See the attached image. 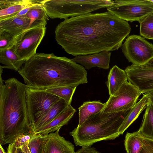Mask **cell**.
I'll return each mask as SVG.
<instances>
[{
  "label": "cell",
  "instance_id": "cell-30",
  "mask_svg": "<svg viewBox=\"0 0 153 153\" xmlns=\"http://www.w3.org/2000/svg\"><path fill=\"white\" fill-rule=\"evenodd\" d=\"M139 153H153V139L144 138L143 145Z\"/></svg>",
  "mask_w": 153,
  "mask_h": 153
},
{
  "label": "cell",
  "instance_id": "cell-28",
  "mask_svg": "<svg viewBox=\"0 0 153 153\" xmlns=\"http://www.w3.org/2000/svg\"><path fill=\"white\" fill-rule=\"evenodd\" d=\"M15 38L16 36L11 34L0 29V50L11 48Z\"/></svg>",
  "mask_w": 153,
  "mask_h": 153
},
{
  "label": "cell",
  "instance_id": "cell-27",
  "mask_svg": "<svg viewBox=\"0 0 153 153\" xmlns=\"http://www.w3.org/2000/svg\"><path fill=\"white\" fill-rule=\"evenodd\" d=\"M47 135L34 134L28 145L31 153H42L43 143Z\"/></svg>",
  "mask_w": 153,
  "mask_h": 153
},
{
  "label": "cell",
  "instance_id": "cell-26",
  "mask_svg": "<svg viewBox=\"0 0 153 153\" xmlns=\"http://www.w3.org/2000/svg\"><path fill=\"white\" fill-rule=\"evenodd\" d=\"M140 34L145 39L153 40V13L140 22Z\"/></svg>",
  "mask_w": 153,
  "mask_h": 153
},
{
  "label": "cell",
  "instance_id": "cell-2",
  "mask_svg": "<svg viewBox=\"0 0 153 153\" xmlns=\"http://www.w3.org/2000/svg\"><path fill=\"white\" fill-rule=\"evenodd\" d=\"M18 72L27 86L36 89L62 86L76 88L88 82L83 66L53 53H36L25 61Z\"/></svg>",
  "mask_w": 153,
  "mask_h": 153
},
{
  "label": "cell",
  "instance_id": "cell-20",
  "mask_svg": "<svg viewBox=\"0 0 153 153\" xmlns=\"http://www.w3.org/2000/svg\"><path fill=\"white\" fill-rule=\"evenodd\" d=\"M25 62L19 59L12 48L0 50V63L4 65L3 68L18 71Z\"/></svg>",
  "mask_w": 153,
  "mask_h": 153
},
{
  "label": "cell",
  "instance_id": "cell-19",
  "mask_svg": "<svg viewBox=\"0 0 153 153\" xmlns=\"http://www.w3.org/2000/svg\"><path fill=\"white\" fill-rule=\"evenodd\" d=\"M64 100L61 99L56 102L33 127V132L36 133L52 121L68 106Z\"/></svg>",
  "mask_w": 153,
  "mask_h": 153
},
{
  "label": "cell",
  "instance_id": "cell-5",
  "mask_svg": "<svg viewBox=\"0 0 153 153\" xmlns=\"http://www.w3.org/2000/svg\"><path fill=\"white\" fill-rule=\"evenodd\" d=\"M113 2L108 0H43L42 5L51 18L65 19L107 8Z\"/></svg>",
  "mask_w": 153,
  "mask_h": 153
},
{
  "label": "cell",
  "instance_id": "cell-11",
  "mask_svg": "<svg viewBox=\"0 0 153 153\" xmlns=\"http://www.w3.org/2000/svg\"><path fill=\"white\" fill-rule=\"evenodd\" d=\"M124 71L128 81L142 94L153 91V62L143 65H131Z\"/></svg>",
  "mask_w": 153,
  "mask_h": 153
},
{
  "label": "cell",
  "instance_id": "cell-23",
  "mask_svg": "<svg viewBox=\"0 0 153 153\" xmlns=\"http://www.w3.org/2000/svg\"><path fill=\"white\" fill-rule=\"evenodd\" d=\"M139 133L144 138L153 139V106L149 102L146 106Z\"/></svg>",
  "mask_w": 153,
  "mask_h": 153
},
{
  "label": "cell",
  "instance_id": "cell-17",
  "mask_svg": "<svg viewBox=\"0 0 153 153\" xmlns=\"http://www.w3.org/2000/svg\"><path fill=\"white\" fill-rule=\"evenodd\" d=\"M149 102V97L146 94H144L139 102H137L130 109L125 118L119 130L120 135L122 134L137 119Z\"/></svg>",
  "mask_w": 153,
  "mask_h": 153
},
{
  "label": "cell",
  "instance_id": "cell-4",
  "mask_svg": "<svg viewBox=\"0 0 153 153\" xmlns=\"http://www.w3.org/2000/svg\"><path fill=\"white\" fill-rule=\"evenodd\" d=\"M130 109L91 116L80 126L70 132L76 146H91L102 140H114L118 137L119 129Z\"/></svg>",
  "mask_w": 153,
  "mask_h": 153
},
{
  "label": "cell",
  "instance_id": "cell-7",
  "mask_svg": "<svg viewBox=\"0 0 153 153\" xmlns=\"http://www.w3.org/2000/svg\"><path fill=\"white\" fill-rule=\"evenodd\" d=\"M107 11L127 22H140L153 13L151 0H116L106 8Z\"/></svg>",
  "mask_w": 153,
  "mask_h": 153
},
{
  "label": "cell",
  "instance_id": "cell-21",
  "mask_svg": "<svg viewBox=\"0 0 153 153\" xmlns=\"http://www.w3.org/2000/svg\"><path fill=\"white\" fill-rule=\"evenodd\" d=\"M26 15L30 20L27 29L46 27L49 20V17L42 4L31 7Z\"/></svg>",
  "mask_w": 153,
  "mask_h": 153
},
{
  "label": "cell",
  "instance_id": "cell-25",
  "mask_svg": "<svg viewBox=\"0 0 153 153\" xmlns=\"http://www.w3.org/2000/svg\"><path fill=\"white\" fill-rule=\"evenodd\" d=\"M76 88L62 86L48 88L44 90L64 100L68 105L71 104L72 98Z\"/></svg>",
  "mask_w": 153,
  "mask_h": 153
},
{
  "label": "cell",
  "instance_id": "cell-31",
  "mask_svg": "<svg viewBox=\"0 0 153 153\" xmlns=\"http://www.w3.org/2000/svg\"><path fill=\"white\" fill-rule=\"evenodd\" d=\"M75 153H101L91 146L82 147L75 152Z\"/></svg>",
  "mask_w": 153,
  "mask_h": 153
},
{
  "label": "cell",
  "instance_id": "cell-32",
  "mask_svg": "<svg viewBox=\"0 0 153 153\" xmlns=\"http://www.w3.org/2000/svg\"><path fill=\"white\" fill-rule=\"evenodd\" d=\"M28 145L26 144L21 148H17L16 153H31Z\"/></svg>",
  "mask_w": 153,
  "mask_h": 153
},
{
  "label": "cell",
  "instance_id": "cell-13",
  "mask_svg": "<svg viewBox=\"0 0 153 153\" xmlns=\"http://www.w3.org/2000/svg\"><path fill=\"white\" fill-rule=\"evenodd\" d=\"M43 0H0V21L13 17L22 10L42 4Z\"/></svg>",
  "mask_w": 153,
  "mask_h": 153
},
{
  "label": "cell",
  "instance_id": "cell-9",
  "mask_svg": "<svg viewBox=\"0 0 153 153\" xmlns=\"http://www.w3.org/2000/svg\"><path fill=\"white\" fill-rule=\"evenodd\" d=\"M46 27L27 29L16 36L11 47L22 60L29 59L36 53V49L44 36Z\"/></svg>",
  "mask_w": 153,
  "mask_h": 153
},
{
  "label": "cell",
  "instance_id": "cell-33",
  "mask_svg": "<svg viewBox=\"0 0 153 153\" xmlns=\"http://www.w3.org/2000/svg\"><path fill=\"white\" fill-rule=\"evenodd\" d=\"M145 94H146L149 97V98L150 102L153 106V91L148 92Z\"/></svg>",
  "mask_w": 153,
  "mask_h": 153
},
{
  "label": "cell",
  "instance_id": "cell-12",
  "mask_svg": "<svg viewBox=\"0 0 153 153\" xmlns=\"http://www.w3.org/2000/svg\"><path fill=\"white\" fill-rule=\"evenodd\" d=\"M60 129L47 135L42 153H75L74 145L59 135Z\"/></svg>",
  "mask_w": 153,
  "mask_h": 153
},
{
  "label": "cell",
  "instance_id": "cell-16",
  "mask_svg": "<svg viewBox=\"0 0 153 153\" xmlns=\"http://www.w3.org/2000/svg\"><path fill=\"white\" fill-rule=\"evenodd\" d=\"M30 21L26 15L15 16L0 21V29L16 36L28 28Z\"/></svg>",
  "mask_w": 153,
  "mask_h": 153
},
{
  "label": "cell",
  "instance_id": "cell-1",
  "mask_svg": "<svg viewBox=\"0 0 153 153\" xmlns=\"http://www.w3.org/2000/svg\"><path fill=\"white\" fill-rule=\"evenodd\" d=\"M128 22L109 11L64 19L55 30L57 43L74 56L118 50L131 31Z\"/></svg>",
  "mask_w": 153,
  "mask_h": 153
},
{
  "label": "cell",
  "instance_id": "cell-34",
  "mask_svg": "<svg viewBox=\"0 0 153 153\" xmlns=\"http://www.w3.org/2000/svg\"><path fill=\"white\" fill-rule=\"evenodd\" d=\"M0 153H6L4 149L1 144L0 145Z\"/></svg>",
  "mask_w": 153,
  "mask_h": 153
},
{
  "label": "cell",
  "instance_id": "cell-22",
  "mask_svg": "<svg viewBox=\"0 0 153 153\" xmlns=\"http://www.w3.org/2000/svg\"><path fill=\"white\" fill-rule=\"evenodd\" d=\"M105 105L100 101H86L84 102L79 108V123L80 126L91 116L102 111Z\"/></svg>",
  "mask_w": 153,
  "mask_h": 153
},
{
  "label": "cell",
  "instance_id": "cell-6",
  "mask_svg": "<svg viewBox=\"0 0 153 153\" xmlns=\"http://www.w3.org/2000/svg\"><path fill=\"white\" fill-rule=\"evenodd\" d=\"M25 93L27 115L33 132L36 123L61 98L44 90L33 89L27 86Z\"/></svg>",
  "mask_w": 153,
  "mask_h": 153
},
{
  "label": "cell",
  "instance_id": "cell-15",
  "mask_svg": "<svg viewBox=\"0 0 153 153\" xmlns=\"http://www.w3.org/2000/svg\"><path fill=\"white\" fill-rule=\"evenodd\" d=\"M76 110L71 104L65 109L51 122L43 127L36 134L43 135L56 131L66 124L72 117Z\"/></svg>",
  "mask_w": 153,
  "mask_h": 153
},
{
  "label": "cell",
  "instance_id": "cell-3",
  "mask_svg": "<svg viewBox=\"0 0 153 153\" xmlns=\"http://www.w3.org/2000/svg\"><path fill=\"white\" fill-rule=\"evenodd\" d=\"M0 143H14L19 136L32 132L26 100L27 86L15 78L0 79Z\"/></svg>",
  "mask_w": 153,
  "mask_h": 153
},
{
  "label": "cell",
  "instance_id": "cell-29",
  "mask_svg": "<svg viewBox=\"0 0 153 153\" xmlns=\"http://www.w3.org/2000/svg\"><path fill=\"white\" fill-rule=\"evenodd\" d=\"M35 133H31L19 136L15 142L17 148H21L23 146L29 144Z\"/></svg>",
  "mask_w": 153,
  "mask_h": 153
},
{
  "label": "cell",
  "instance_id": "cell-24",
  "mask_svg": "<svg viewBox=\"0 0 153 153\" xmlns=\"http://www.w3.org/2000/svg\"><path fill=\"white\" fill-rule=\"evenodd\" d=\"M144 139L137 131L132 133L127 132L124 140L127 153H139L143 146Z\"/></svg>",
  "mask_w": 153,
  "mask_h": 153
},
{
  "label": "cell",
  "instance_id": "cell-10",
  "mask_svg": "<svg viewBox=\"0 0 153 153\" xmlns=\"http://www.w3.org/2000/svg\"><path fill=\"white\" fill-rule=\"evenodd\" d=\"M141 92L127 81L110 97L102 112L110 113L128 110L137 102Z\"/></svg>",
  "mask_w": 153,
  "mask_h": 153
},
{
  "label": "cell",
  "instance_id": "cell-8",
  "mask_svg": "<svg viewBox=\"0 0 153 153\" xmlns=\"http://www.w3.org/2000/svg\"><path fill=\"white\" fill-rule=\"evenodd\" d=\"M121 48L125 56L132 65H143L153 62V44L141 36H128Z\"/></svg>",
  "mask_w": 153,
  "mask_h": 153
},
{
  "label": "cell",
  "instance_id": "cell-18",
  "mask_svg": "<svg viewBox=\"0 0 153 153\" xmlns=\"http://www.w3.org/2000/svg\"><path fill=\"white\" fill-rule=\"evenodd\" d=\"M127 81V76L125 71L116 65L114 66L108 73L106 82L110 96L114 94Z\"/></svg>",
  "mask_w": 153,
  "mask_h": 153
},
{
  "label": "cell",
  "instance_id": "cell-14",
  "mask_svg": "<svg viewBox=\"0 0 153 153\" xmlns=\"http://www.w3.org/2000/svg\"><path fill=\"white\" fill-rule=\"evenodd\" d=\"M111 54L110 51H104L98 53L78 56L72 59L88 70L95 67L107 70L110 67Z\"/></svg>",
  "mask_w": 153,
  "mask_h": 153
}]
</instances>
